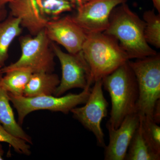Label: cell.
I'll return each mask as SVG.
<instances>
[{
	"instance_id": "6da1fadb",
	"label": "cell",
	"mask_w": 160,
	"mask_h": 160,
	"mask_svg": "<svg viewBox=\"0 0 160 160\" xmlns=\"http://www.w3.org/2000/svg\"><path fill=\"white\" fill-rule=\"evenodd\" d=\"M145 28L144 20L124 3L112 11L109 26L103 32L118 40L129 60L143 58L157 53L146 41Z\"/></svg>"
},
{
	"instance_id": "7a4b0ae2",
	"label": "cell",
	"mask_w": 160,
	"mask_h": 160,
	"mask_svg": "<svg viewBox=\"0 0 160 160\" xmlns=\"http://www.w3.org/2000/svg\"><path fill=\"white\" fill-rule=\"evenodd\" d=\"M102 80L111 101L110 117L107 123L117 129L127 116L136 112L138 88L129 60Z\"/></svg>"
},
{
	"instance_id": "3957f363",
	"label": "cell",
	"mask_w": 160,
	"mask_h": 160,
	"mask_svg": "<svg viewBox=\"0 0 160 160\" xmlns=\"http://www.w3.org/2000/svg\"><path fill=\"white\" fill-rule=\"evenodd\" d=\"M82 52L90 70V86L129 60L116 39L103 32L87 34Z\"/></svg>"
},
{
	"instance_id": "277c9868",
	"label": "cell",
	"mask_w": 160,
	"mask_h": 160,
	"mask_svg": "<svg viewBox=\"0 0 160 160\" xmlns=\"http://www.w3.org/2000/svg\"><path fill=\"white\" fill-rule=\"evenodd\" d=\"M129 63L134 72L138 88L136 112L152 118L157 101L160 99V55L137 59Z\"/></svg>"
},
{
	"instance_id": "5b68a950",
	"label": "cell",
	"mask_w": 160,
	"mask_h": 160,
	"mask_svg": "<svg viewBox=\"0 0 160 160\" xmlns=\"http://www.w3.org/2000/svg\"><path fill=\"white\" fill-rule=\"evenodd\" d=\"M20 44L22 51L20 58L9 66L2 67V74L16 69H27L32 73L54 71L55 55L52 42L45 29L33 38L28 36L21 37Z\"/></svg>"
},
{
	"instance_id": "8992f818",
	"label": "cell",
	"mask_w": 160,
	"mask_h": 160,
	"mask_svg": "<svg viewBox=\"0 0 160 160\" xmlns=\"http://www.w3.org/2000/svg\"><path fill=\"white\" fill-rule=\"evenodd\" d=\"M91 88L84 89L79 94L69 93L62 97L43 95L33 97L16 96L8 93L9 100L17 111L18 123L22 124L25 118L32 112L48 110L67 114L78 105L85 104Z\"/></svg>"
},
{
	"instance_id": "52a82bcc",
	"label": "cell",
	"mask_w": 160,
	"mask_h": 160,
	"mask_svg": "<svg viewBox=\"0 0 160 160\" xmlns=\"http://www.w3.org/2000/svg\"><path fill=\"white\" fill-rule=\"evenodd\" d=\"M102 79L93 83L94 86L91 89L85 106L75 107L70 112L74 118L94 134L98 146L105 148L104 134L101 124L103 119L107 117L108 103L103 93Z\"/></svg>"
},
{
	"instance_id": "ba28073f",
	"label": "cell",
	"mask_w": 160,
	"mask_h": 160,
	"mask_svg": "<svg viewBox=\"0 0 160 160\" xmlns=\"http://www.w3.org/2000/svg\"><path fill=\"white\" fill-rule=\"evenodd\" d=\"M52 46L55 55L59 60L62 70V78L55 92V96H61L74 88L84 90L91 88L90 69L82 51L74 54L66 53L52 42Z\"/></svg>"
},
{
	"instance_id": "9c48e42d",
	"label": "cell",
	"mask_w": 160,
	"mask_h": 160,
	"mask_svg": "<svg viewBox=\"0 0 160 160\" xmlns=\"http://www.w3.org/2000/svg\"><path fill=\"white\" fill-rule=\"evenodd\" d=\"M127 1L92 0L77 8V12L72 19L87 34L104 32L109 26L112 11Z\"/></svg>"
},
{
	"instance_id": "30bf717a",
	"label": "cell",
	"mask_w": 160,
	"mask_h": 160,
	"mask_svg": "<svg viewBox=\"0 0 160 160\" xmlns=\"http://www.w3.org/2000/svg\"><path fill=\"white\" fill-rule=\"evenodd\" d=\"M45 30L51 42L61 45L72 54L82 50L87 35L69 16L48 21Z\"/></svg>"
},
{
	"instance_id": "8fae6325",
	"label": "cell",
	"mask_w": 160,
	"mask_h": 160,
	"mask_svg": "<svg viewBox=\"0 0 160 160\" xmlns=\"http://www.w3.org/2000/svg\"><path fill=\"white\" fill-rule=\"evenodd\" d=\"M140 117L137 112L127 116L118 128L114 129L106 124L109 143L105 147V160H125L128 147L136 130L139 126Z\"/></svg>"
},
{
	"instance_id": "7c38bea8",
	"label": "cell",
	"mask_w": 160,
	"mask_h": 160,
	"mask_svg": "<svg viewBox=\"0 0 160 160\" xmlns=\"http://www.w3.org/2000/svg\"><path fill=\"white\" fill-rule=\"evenodd\" d=\"M10 15L35 36L45 29L48 21L41 15L35 0H12L9 3Z\"/></svg>"
},
{
	"instance_id": "4fadbf2b",
	"label": "cell",
	"mask_w": 160,
	"mask_h": 160,
	"mask_svg": "<svg viewBox=\"0 0 160 160\" xmlns=\"http://www.w3.org/2000/svg\"><path fill=\"white\" fill-rule=\"evenodd\" d=\"M2 76V73L0 72V79ZM10 102L8 92L3 88L0 83V125L15 137L32 144L31 138L26 134L16 121Z\"/></svg>"
},
{
	"instance_id": "5bb4252c",
	"label": "cell",
	"mask_w": 160,
	"mask_h": 160,
	"mask_svg": "<svg viewBox=\"0 0 160 160\" xmlns=\"http://www.w3.org/2000/svg\"><path fill=\"white\" fill-rule=\"evenodd\" d=\"M60 82L58 75L52 72L32 73L24 90L23 96L33 97L54 95Z\"/></svg>"
},
{
	"instance_id": "9a60e30c",
	"label": "cell",
	"mask_w": 160,
	"mask_h": 160,
	"mask_svg": "<svg viewBox=\"0 0 160 160\" xmlns=\"http://www.w3.org/2000/svg\"><path fill=\"white\" fill-rule=\"evenodd\" d=\"M22 31L20 20L10 15L0 22V67L4 66L8 58L10 45Z\"/></svg>"
},
{
	"instance_id": "2e32d148",
	"label": "cell",
	"mask_w": 160,
	"mask_h": 160,
	"mask_svg": "<svg viewBox=\"0 0 160 160\" xmlns=\"http://www.w3.org/2000/svg\"><path fill=\"white\" fill-rule=\"evenodd\" d=\"M2 76L0 83L8 93L16 96H22L32 73L25 69H16L5 72Z\"/></svg>"
},
{
	"instance_id": "e0dca14e",
	"label": "cell",
	"mask_w": 160,
	"mask_h": 160,
	"mask_svg": "<svg viewBox=\"0 0 160 160\" xmlns=\"http://www.w3.org/2000/svg\"><path fill=\"white\" fill-rule=\"evenodd\" d=\"M125 160H160V156L156 154L145 141L140 124L132 138Z\"/></svg>"
},
{
	"instance_id": "ac0fdd59",
	"label": "cell",
	"mask_w": 160,
	"mask_h": 160,
	"mask_svg": "<svg viewBox=\"0 0 160 160\" xmlns=\"http://www.w3.org/2000/svg\"><path fill=\"white\" fill-rule=\"evenodd\" d=\"M40 14L44 18L52 20L66 12L71 11L74 6L68 0H35Z\"/></svg>"
},
{
	"instance_id": "d6986e66",
	"label": "cell",
	"mask_w": 160,
	"mask_h": 160,
	"mask_svg": "<svg viewBox=\"0 0 160 160\" xmlns=\"http://www.w3.org/2000/svg\"><path fill=\"white\" fill-rule=\"evenodd\" d=\"M140 125L143 137L150 149L160 156V127L151 118L140 116Z\"/></svg>"
},
{
	"instance_id": "ffe728a7",
	"label": "cell",
	"mask_w": 160,
	"mask_h": 160,
	"mask_svg": "<svg viewBox=\"0 0 160 160\" xmlns=\"http://www.w3.org/2000/svg\"><path fill=\"white\" fill-rule=\"evenodd\" d=\"M143 20L145 22L144 35L147 42L156 48H160V15L154 10L145 11Z\"/></svg>"
},
{
	"instance_id": "44dd1931",
	"label": "cell",
	"mask_w": 160,
	"mask_h": 160,
	"mask_svg": "<svg viewBox=\"0 0 160 160\" xmlns=\"http://www.w3.org/2000/svg\"><path fill=\"white\" fill-rule=\"evenodd\" d=\"M0 142L8 143L18 153L29 155L31 153L30 146L27 142L21 139L15 137L9 133L0 125Z\"/></svg>"
},
{
	"instance_id": "7402d4cb",
	"label": "cell",
	"mask_w": 160,
	"mask_h": 160,
	"mask_svg": "<svg viewBox=\"0 0 160 160\" xmlns=\"http://www.w3.org/2000/svg\"><path fill=\"white\" fill-rule=\"evenodd\" d=\"M152 120L155 122L159 124L160 123V99L157 101L153 108L152 114Z\"/></svg>"
},
{
	"instance_id": "603a6c76",
	"label": "cell",
	"mask_w": 160,
	"mask_h": 160,
	"mask_svg": "<svg viewBox=\"0 0 160 160\" xmlns=\"http://www.w3.org/2000/svg\"><path fill=\"white\" fill-rule=\"evenodd\" d=\"M72 4L74 7H79L86 3L90 2L92 0H68Z\"/></svg>"
},
{
	"instance_id": "cb8c5ba5",
	"label": "cell",
	"mask_w": 160,
	"mask_h": 160,
	"mask_svg": "<svg viewBox=\"0 0 160 160\" xmlns=\"http://www.w3.org/2000/svg\"><path fill=\"white\" fill-rule=\"evenodd\" d=\"M7 16V11L6 9L0 10V22L5 19Z\"/></svg>"
},
{
	"instance_id": "d4e9b609",
	"label": "cell",
	"mask_w": 160,
	"mask_h": 160,
	"mask_svg": "<svg viewBox=\"0 0 160 160\" xmlns=\"http://www.w3.org/2000/svg\"><path fill=\"white\" fill-rule=\"evenodd\" d=\"M12 0H0V10L5 9L6 4H9Z\"/></svg>"
},
{
	"instance_id": "484cf974",
	"label": "cell",
	"mask_w": 160,
	"mask_h": 160,
	"mask_svg": "<svg viewBox=\"0 0 160 160\" xmlns=\"http://www.w3.org/2000/svg\"><path fill=\"white\" fill-rule=\"evenodd\" d=\"M155 9L160 13V0H152Z\"/></svg>"
},
{
	"instance_id": "4316f807",
	"label": "cell",
	"mask_w": 160,
	"mask_h": 160,
	"mask_svg": "<svg viewBox=\"0 0 160 160\" xmlns=\"http://www.w3.org/2000/svg\"><path fill=\"white\" fill-rule=\"evenodd\" d=\"M4 154V151L3 149L2 146L0 144V160L4 159L3 157Z\"/></svg>"
},
{
	"instance_id": "83f0119b",
	"label": "cell",
	"mask_w": 160,
	"mask_h": 160,
	"mask_svg": "<svg viewBox=\"0 0 160 160\" xmlns=\"http://www.w3.org/2000/svg\"><path fill=\"white\" fill-rule=\"evenodd\" d=\"M2 67H0V72H1V69H2Z\"/></svg>"
}]
</instances>
